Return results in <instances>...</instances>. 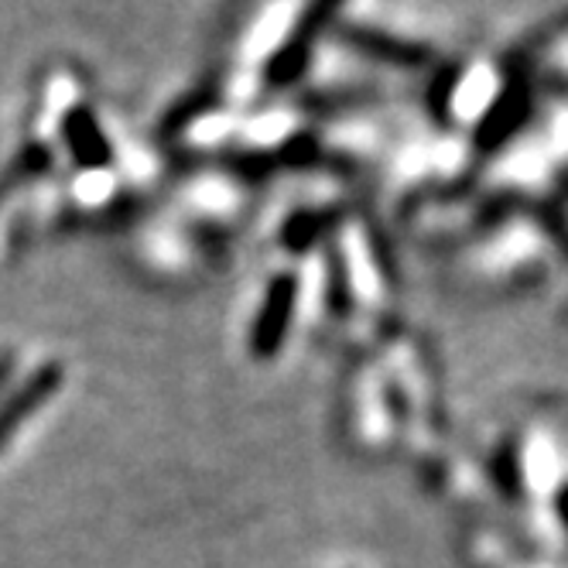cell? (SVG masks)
Instances as JSON below:
<instances>
[{"label":"cell","instance_id":"cell-1","mask_svg":"<svg viewBox=\"0 0 568 568\" xmlns=\"http://www.w3.org/2000/svg\"><path fill=\"white\" fill-rule=\"evenodd\" d=\"M62 384H65V367L59 359H49L4 390V397H0V453H4L14 442V435L62 390Z\"/></svg>","mask_w":568,"mask_h":568},{"label":"cell","instance_id":"cell-2","mask_svg":"<svg viewBox=\"0 0 568 568\" xmlns=\"http://www.w3.org/2000/svg\"><path fill=\"white\" fill-rule=\"evenodd\" d=\"M295 302H298L295 274H274L264 292V302L257 308L254 329H251V353L257 359H271L284 346V336H288L292 318H295Z\"/></svg>","mask_w":568,"mask_h":568},{"label":"cell","instance_id":"cell-3","mask_svg":"<svg viewBox=\"0 0 568 568\" xmlns=\"http://www.w3.org/2000/svg\"><path fill=\"white\" fill-rule=\"evenodd\" d=\"M62 141L83 172H106L113 165V148L100 128L97 113L87 103H72L62 113Z\"/></svg>","mask_w":568,"mask_h":568},{"label":"cell","instance_id":"cell-4","mask_svg":"<svg viewBox=\"0 0 568 568\" xmlns=\"http://www.w3.org/2000/svg\"><path fill=\"white\" fill-rule=\"evenodd\" d=\"M333 18H336V8H329V4L305 11V18L298 21L295 34H292L288 42H284V45L274 52V59L267 62V87H271V90H284V87L298 83V75H302L305 65H308L315 34L322 31V24L333 21Z\"/></svg>","mask_w":568,"mask_h":568},{"label":"cell","instance_id":"cell-5","mask_svg":"<svg viewBox=\"0 0 568 568\" xmlns=\"http://www.w3.org/2000/svg\"><path fill=\"white\" fill-rule=\"evenodd\" d=\"M527 116H531V90L527 83H510L476 124V148L486 154L504 148L527 124Z\"/></svg>","mask_w":568,"mask_h":568},{"label":"cell","instance_id":"cell-6","mask_svg":"<svg viewBox=\"0 0 568 568\" xmlns=\"http://www.w3.org/2000/svg\"><path fill=\"white\" fill-rule=\"evenodd\" d=\"M343 42H349L363 55L390 62V65H404V69H415V65H425L428 62V49L412 45V42H400V38H390V34L374 31V28H346L343 31Z\"/></svg>","mask_w":568,"mask_h":568},{"label":"cell","instance_id":"cell-7","mask_svg":"<svg viewBox=\"0 0 568 568\" xmlns=\"http://www.w3.org/2000/svg\"><path fill=\"white\" fill-rule=\"evenodd\" d=\"M49 169H52V151H49L45 144H38V141H28V144L18 151V158L8 165V172L0 175V202H4L18 185L31 182V179H38V175H45Z\"/></svg>","mask_w":568,"mask_h":568},{"label":"cell","instance_id":"cell-8","mask_svg":"<svg viewBox=\"0 0 568 568\" xmlns=\"http://www.w3.org/2000/svg\"><path fill=\"white\" fill-rule=\"evenodd\" d=\"M336 216L339 213H298V216H292L288 223H284V230H281L284 251L305 254L308 247H315V243L336 226Z\"/></svg>","mask_w":568,"mask_h":568},{"label":"cell","instance_id":"cell-9","mask_svg":"<svg viewBox=\"0 0 568 568\" xmlns=\"http://www.w3.org/2000/svg\"><path fill=\"white\" fill-rule=\"evenodd\" d=\"M456 83H459V69H449V72H442V75H438V87H435V93L428 97V103H432V110H435L438 116H445V110H449V97H453Z\"/></svg>","mask_w":568,"mask_h":568},{"label":"cell","instance_id":"cell-10","mask_svg":"<svg viewBox=\"0 0 568 568\" xmlns=\"http://www.w3.org/2000/svg\"><path fill=\"white\" fill-rule=\"evenodd\" d=\"M14 371H18V353L14 349H4V353H0V397H4Z\"/></svg>","mask_w":568,"mask_h":568},{"label":"cell","instance_id":"cell-11","mask_svg":"<svg viewBox=\"0 0 568 568\" xmlns=\"http://www.w3.org/2000/svg\"><path fill=\"white\" fill-rule=\"evenodd\" d=\"M558 510H561V520L568 524V486L561 490V500H558Z\"/></svg>","mask_w":568,"mask_h":568}]
</instances>
